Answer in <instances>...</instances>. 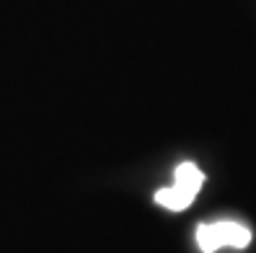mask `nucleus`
<instances>
[{"mask_svg": "<svg viewBox=\"0 0 256 253\" xmlns=\"http://www.w3.org/2000/svg\"><path fill=\"white\" fill-rule=\"evenodd\" d=\"M202 184H204V173L194 166V163H182V166L176 168L174 186L156 191V202L160 207H166V210H171V212H182L197 199Z\"/></svg>", "mask_w": 256, "mask_h": 253, "instance_id": "nucleus-1", "label": "nucleus"}, {"mask_svg": "<svg viewBox=\"0 0 256 253\" xmlns=\"http://www.w3.org/2000/svg\"><path fill=\"white\" fill-rule=\"evenodd\" d=\"M251 243V230L240 222L222 220V222H210V225L197 228V246L202 253H215L225 246L230 248H246Z\"/></svg>", "mask_w": 256, "mask_h": 253, "instance_id": "nucleus-2", "label": "nucleus"}]
</instances>
